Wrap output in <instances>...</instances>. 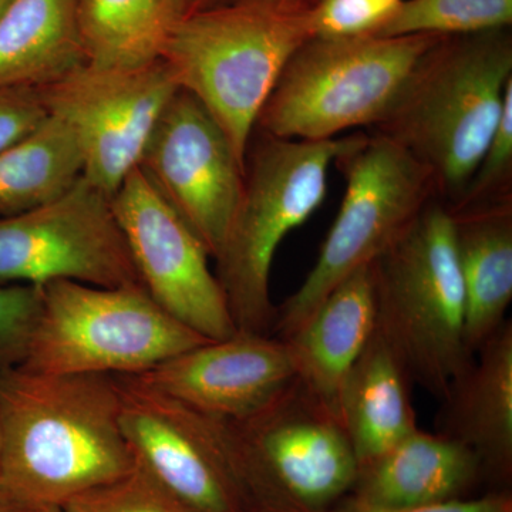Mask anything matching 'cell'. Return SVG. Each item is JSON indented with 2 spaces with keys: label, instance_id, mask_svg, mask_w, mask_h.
<instances>
[{
  "label": "cell",
  "instance_id": "6da1fadb",
  "mask_svg": "<svg viewBox=\"0 0 512 512\" xmlns=\"http://www.w3.org/2000/svg\"><path fill=\"white\" fill-rule=\"evenodd\" d=\"M136 467L117 376L0 372V501L62 507Z\"/></svg>",
  "mask_w": 512,
  "mask_h": 512
},
{
  "label": "cell",
  "instance_id": "7a4b0ae2",
  "mask_svg": "<svg viewBox=\"0 0 512 512\" xmlns=\"http://www.w3.org/2000/svg\"><path fill=\"white\" fill-rule=\"evenodd\" d=\"M511 87V28L441 36L373 131L429 168L450 207L483 158Z\"/></svg>",
  "mask_w": 512,
  "mask_h": 512
},
{
  "label": "cell",
  "instance_id": "3957f363",
  "mask_svg": "<svg viewBox=\"0 0 512 512\" xmlns=\"http://www.w3.org/2000/svg\"><path fill=\"white\" fill-rule=\"evenodd\" d=\"M311 8L229 0L188 13L164 47L161 60L178 89L210 111L244 168L269 94L293 53L315 37Z\"/></svg>",
  "mask_w": 512,
  "mask_h": 512
},
{
  "label": "cell",
  "instance_id": "277c9868",
  "mask_svg": "<svg viewBox=\"0 0 512 512\" xmlns=\"http://www.w3.org/2000/svg\"><path fill=\"white\" fill-rule=\"evenodd\" d=\"M376 330L410 382L437 402L473 360L464 342V292L453 217L436 198L370 264Z\"/></svg>",
  "mask_w": 512,
  "mask_h": 512
},
{
  "label": "cell",
  "instance_id": "5b68a950",
  "mask_svg": "<svg viewBox=\"0 0 512 512\" xmlns=\"http://www.w3.org/2000/svg\"><path fill=\"white\" fill-rule=\"evenodd\" d=\"M255 133L258 140L249 143L241 198L214 259L215 275L238 332L271 335L276 249L325 200L330 167L350 136L308 141Z\"/></svg>",
  "mask_w": 512,
  "mask_h": 512
},
{
  "label": "cell",
  "instance_id": "8992f818",
  "mask_svg": "<svg viewBox=\"0 0 512 512\" xmlns=\"http://www.w3.org/2000/svg\"><path fill=\"white\" fill-rule=\"evenodd\" d=\"M440 37H313L286 63L255 131L322 141L352 128L379 126Z\"/></svg>",
  "mask_w": 512,
  "mask_h": 512
},
{
  "label": "cell",
  "instance_id": "52a82bcc",
  "mask_svg": "<svg viewBox=\"0 0 512 512\" xmlns=\"http://www.w3.org/2000/svg\"><path fill=\"white\" fill-rule=\"evenodd\" d=\"M333 164L345 178L342 205L312 271L276 306L271 335L278 339L292 338L340 282L372 264L440 198L429 168L377 131L350 136Z\"/></svg>",
  "mask_w": 512,
  "mask_h": 512
},
{
  "label": "cell",
  "instance_id": "ba28073f",
  "mask_svg": "<svg viewBox=\"0 0 512 512\" xmlns=\"http://www.w3.org/2000/svg\"><path fill=\"white\" fill-rule=\"evenodd\" d=\"M42 312L20 369L42 375L140 376L210 342L164 311L143 285H43Z\"/></svg>",
  "mask_w": 512,
  "mask_h": 512
},
{
  "label": "cell",
  "instance_id": "9c48e42d",
  "mask_svg": "<svg viewBox=\"0 0 512 512\" xmlns=\"http://www.w3.org/2000/svg\"><path fill=\"white\" fill-rule=\"evenodd\" d=\"M134 460L192 512H244L248 457L234 421L198 412L133 376H117Z\"/></svg>",
  "mask_w": 512,
  "mask_h": 512
},
{
  "label": "cell",
  "instance_id": "30bf717a",
  "mask_svg": "<svg viewBox=\"0 0 512 512\" xmlns=\"http://www.w3.org/2000/svg\"><path fill=\"white\" fill-rule=\"evenodd\" d=\"M36 92L47 116L76 141L83 177L111 198L140 163L178 86L161 59L141 66L84 62Z\"/></svg>",
  "mask_w": 512,
  "mask_h": 512
},
{
  "label": "cell",
  "instance_id": "8fae6325",
  "mask_svg": "<svg viewBox=\"0 0 512 512\" xmlns=\"http://www.w3.org/2000/svg\"><path fill=\"white\" fill-rule=\"evenodd\" d=\"M143 285L109 195L80 177L64 194L0 217V285Z\"/></svg>",
  "mask_w": 512,
  "mask_h": 512
},
{
  "label": "cell",
  "instance_id": "7c38bea8",
  "mask_svg": "<svg viewBox=\"0 0 512 512\" xmlns=\"http://www.w3.org/2000/svg\"><path fill=\"white\" fill-rule=\"evenodd\" d=\"M141 284L164 309L208 340L238 332L210 252L136 167L111 197Z\"/></svg>",
  "mask_w": 512,
  "mask_h": 512
},
{
  "label": "cell",
  "instance_id": "4fadbf2b",
  "mask_svg": "<svg viewBox=\"0 0 512 512\" xmlns=\"http://www.w3.org/2000/svg\"><path fill=\"white\" fill-rule=\"evenodd\" d=\"M137 167L217 258L241 198L245 168L200 100L178 89Z\"/></svg>",
  "mask_w": 512,
  "mask_h": 512
},
{
  "label": "cell",
  "instance_id": "5bb4252c",
  "mask_svg": "<svg viewBox=\"0 0 512 512\" xmlns=\"http://www.w3.org/2000/svg\"><path fill=\"white\" fill-rule=\"evenodd\" d=\"M239 427L269 476L302 510L328 512L355 487L359 461L348 434L298 380Z\"/></svg>",
  "mask_w": 512,
  "mask_h": 512
},
{
  "label": "cell",
  "instance_id": "9a60e30c",
  "mask_svg": "<svg viewBox=\"0 0 512 512\" xmlns=\"http://www.w3.org/2000/svg\"><path fill=\"white\" fill-rule=\"evenodd\" d=\"M133 377L198 412L241 424L291 386L296 367L286 340L237 332L178 353Z\"/></svg>",
  "mask_w": 512,
  "mask_h": 512
},
{
  "label": "cell",
  "instance_id": "2e32d148",
  "mask_svg": "<svg viewBox=\"0 0 512 512\" xmlns=\"http://www.w3.org/2000/svg\"><path fill=\"white\" fill-rule=\"evenodd\" d=\"M437 414L436 433L470 448L483 477L512 474V322L505 320L454 380Z\"/></svg>",
  "mask_w": 512,
  "mask_h": 512
},
{
  "label": "cell",
  "instance_id": "e0dca14e",
  "mask_svg": "<svg viewBox=\"0 0 512 512\" xmlns=\"http://www.w3.org/2000/svg\"><path fill=\"white\" fill-rule=\"evenodd\" d=\"M376 330L370 264L340 282L292 338L296 380L336 414L342 384Z\"/></svg>",
  "mask_w": 512,
  "mask_h": 512
},
{
  "label": "cell",
  "instance_id": "ac0fdd59",
  "mask_svg": "<svg viewBox=\"0 0 512 512\" xmlns=\"http://www.w3.org/2000/svg\"><path fill=\"white\" fill-rule=\"evenodd\" d=\"M480 478L481 464L470 448L416 429L359 467L352 495L380 507H412L466 498Z\"/></svg>",
  "mask_w": 512,
  "mask_h": 512
},
{
  "label": "cell",
  "instance_id": "d6986e66",
  "mask_svg": "<svg viewBox=\"0 0 512 512\" xmlns=\"http://www.w3.org/2000/svg\"><path fill=\"white\" fill-rule=\"evenodd\" d=\"M464 292V342L476 355L512 301V200L450 211Z\"/></svg>",
  "mask_w": 512,
  "mask_h": 512
},
{
  "label": "cell",
  "instance_id": "ffe728a7",
  "mask_svg": "<svg viewBox=\"0 0 512 512\" xmlns=\"http://www.w3.org/2000/svg\"><path fill=\"white\" fill-rule=\"evenodd\" d=\"M412 386L402 363L375 330L339 393V420L359 467L419 429Z\"/></svg>",
  "mask_w": 512,
  "mask_h": 512
},
{
  "label": "cell",
  "instance_id": "44dd1931",
  "mask_svg": "<svg viewBox=\"0 0 512 512\" xmlns=\"http://www.w3.org/2000/svg\"><path fill=\"white\" fill-rule=\"evenodd\" d=\"M86 62L77 0H9L0 12V89H39Z\"/></svg>",
  "mask_w": 512,
  "mask_h": 512
},
{
  "label": "cell",
  "instance_id": "7402d4cb",
  "mask_svg": "<svg viewBox=\"0 0 512 512\" xmlns=\"http://www.w3.org/2000/svg\"><path fill=\"white\" fill-rule=\"evenodd\" d=\"M188 0H77L86 62L141 66L161 59Z\"/></svg>",
  "mask_w": 512,
  "mask_h": 512
},
{
  "label": "cell",
  "instance_id": "603a6c76",
  "mask_svg": "<svg viewBox=\"0 0 512 512\" xmlns=\"http://www.w3.org/2000/svg\"><path fill=\"white\" fill-rule=\"evenodd\" d=\"M82 175V156L72 134L47 116L29 136L0 151V217L55 200Z\"/></svg>",
  "mask_w": 512,
  "mask_h": 512
},
{
  "label": "cell",
  "instance_id": "cb8c5ba5",
  "mask_svg": "<svg viewBox=\"0 0 512 512\" xmlns=\"http://www.w3.org/2000/svg\"><path fill=\"white\" fill-rule=\"evenodd\" d=\"M511 25L512 0H402L373 36L470 35Z\"/></svg>",
  "mask_w": 512,
  "mask_h": 512
},
{
  "label": "cell",
  "instance_id": "d4e9b609",
  "mask_svg": "<svg viewBox=\"0 0 512 512\" xmlns=\"http://www.w3.org/2000/svg\"><path fill=\"white\" fill-rule=\"evenodd\" d=\"M64 512H192L138 466L62 505Z\"/></svg>",
  "mask_w": 512,
  "mask_h": 512
},
{
  "label": "cell",
  "instance_id": "484cf974",
  "mask_svg": "<svg viewBox=\"0 0 512 512\" xmlns=\"http://www.w3.org/2000/svg\"><path fill=\"white\" fill-rule=\"evenodd\" d=\"M507 200H512V87L494 136L466 190L456 204L447 207L454 212Z\"/></svg>",
  "mask_w": 512,
  "mask_h": 512
},
{
  "label": "cell",
  "instance_id": "4316f807",
  "mask_svg": "<svg viewBox=\"0 0 512 512\" xmlns=\"http://www.w3.org/2000/svg\"><path fill=\"white\" fill-rule=\"evenodd\" d=\"M42 303V286L0 285V372L25 362Z\"/></svg>",
  "mask_w": 512,
  "mask_h": 512
},
{
  "label": "cell",
  "instance_id": "83f0119b",
  "mask_svg": "<svg viewBox=\"0 0 512 512\" xmlns=\"http://www.w3.org/2000/svg\"><path fill=\"white\" fill-rule=\"evenodd\" d=\"M402 0H318L311 8L315 37L375 35Z\"/></svg>",
  "mask_w": 512,
  "mask_h": 512
},
{
  "label": "cell",
  "instance_id": "f1b7e54d",
  "mask_svg": "<svg viewBox=\"0 0 512 512\" xmlns=\"http://www.w3.org/2000/svg\"><path fill=\"white\" fill-rule=\"evenodd\" d=\"M46 119L36 89H0V151L29 136Z\"/></svg>",
  "mask_w": 512,
  "mask_h": 512
},
{
  "label": "cell",
  "instance_id": "f546056e",
  "mask_svg": "<svg viewBox=\"0 0 512 512\" xmlns=\"http://www.w3.org/2000/svg\"><path fill=\"white\" fill-rule=\"evenodd\" d=\"M328 512H512V498L507 491H497L478 498H457L412 507H380L355 495H346Z\"/></svg>",
  "mask_w": 512,
  "mask_h": 512
},
{
  "label": "cell",
  "instance_id": "4dcf8cb0",
  "mask_svg": "<svg viewBox=\"0 0 512 512\" xmlns=\"http://www.w3.org/2000/svg\"><path fill=\"white\" fill-rule=\"evenodd\" d=\"M229 2V0H188V8L191 12L197 10L214 8V6L222 5V3Z\"/></svg>",
  "mask_w": 512,
  "mask_h": 512
},
{
  "label": "cell",
  "instance_id": "1f68e13d",
  "mask_svg": "<svg viewBox=\"0 0 512 512\" xmlns=\"http://www.w3.org/2000/svg\"><path fill=\"white\" fill-rule=\"evenodd\" d=\"M0 512H33V511H26V510H23V508L16 507V505L2 503V501H0Z\"/></svg>",
  "mask_w": 512,
  "mask_h": 512
},
{
  "label": "cell",
  "instance_id": "d6a6232c",
  "mask_svg": "<svg viewBox=\"0 0 512 512\" xmlns=\"http://www.w3.org/2000/svg\"><path fill=\"white\" fill-rule=\"evenodd\" d=\"M33 512H64L62 510V507H46V508H40V510H36Z\"/></svg>",
  "mask_w": 512,
  "mask_h": 512
},
{
  "label": "cell",
  "instance_id": "836d02e7",
  "mask_svg": "<svg viewBox=\"0 0 512 512\" xmlns=\"http://www.w3.org/2000/svg\"><path fill=\"white\" fill-rule=\"evenodd\" d=\"M293 2L301 3V5L309 6V8H311V6L315 5L318 0H293Z\"/></svg>",
  "mask_w": 512,
  "mask_h": 512
},
{
  "label": "cell",
  "instance_id": "e575fe53",
  "mask_svg": "<svg viewBox=\"0 0 512 512\" xmlns=\"http://www.w3.org/2000/svg\"><path fill=\"white\" fill-rule=\"evenodd\" d=\"M9 0H0V12H2L3 8H5L6 3H8Z\"/></svg>",
  "mask_w": 512,
  "mask_h": 512
}]
</instances>
